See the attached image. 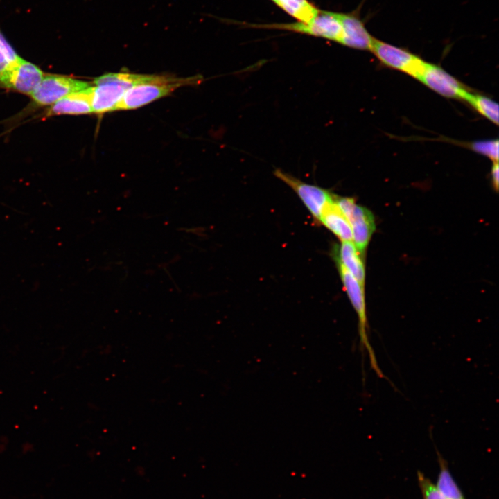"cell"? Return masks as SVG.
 <instances>
[{
  "instance_id": "6da1fadb",
  "label": "cell",
  "mask_w": 499,
  "mask_h": 499,
  "mask_svg": "<svg viewBox=\"0 0 499 499\" xmlns=\"http://www.w3.org/2000/svg\"><path fill=\"white\" fill-rule=\"evenodd\" d=\"M199 80V77L181 78L146 75L141 82L126 91L114 110H131L141 107L170 94L180 87L198 82Z\"/></svg>"
},
{
  "instance_id": "7a4b0ae2",
  "label": "cell",
  "mask_w": 499,
  "mask_h": 499,
  "mask_svg": "<svg viewBox=\"0 0 499 499\" xmlns=\"http://www.w3.org/2000/svg\"><path fill=\"white\" fill-rule=\"evenodd\" d=\"M146 75L130 73H108L95 78L92 94L93 112L114 111L124 94L141 82Z\"/></svg>"
},
{
  "instance_id": "3957f363",
  "label": "cell",
  "mask_w": 499,
  "mask_h": 499,
  "mask_svg": "<svg viewBox=\"0 0 499 499\" xmlns=\"http://www.w3.org/2000/svg\"><path fill=\"white\" fill-rule=\"evenodd\" d=\"M335 262L338 267L344 290L358 315V334L361 349L365 348L369 358L371 367L377 376L389 380V379L385 378L380 369L374 351L369 340L364 287L360 285L356 279L339 261H335Z\"/></svg>"
},
{
  "instance_id": "277c9868",
  "label": "cell",
  "mask_w": 499,
  "mask_h": 499,
  "mask_svg": "<svg viewBox=\"0 0 499 499\" xmlns=\"http://www.w3.org/2000/svg\"><path fill=\"white\" fill-rule=\"evenodd\" d=\"M261 26L319 37L340 44L344 35L342 13L331 11L320 10L319 14L308 22L272 24Z\"/></svg>"
},
{
  "instance_id": "5b68a950",
  "label": "cell",
  "mask_w": 499,
  "mask_h": 499,
  "mask_svg": "<svg viewBox=\"0 0 499 499\" xmlns=\"http://www.w3.org/2000/svg\"><path fill=\"white\" fill-rule=\"evenodd\" d=\"M335 201L351 225L353 243L358 253L364 254L376 229L372 213L351 198L335 195Z\"/></svg>"
},
{
  "instance_id": "8992f818",
  "label": "cell",
  "mask_w": 499,
  "mask_h": 499,
  "mask_svg": "<svg viewBox=\"0 0 499 499\" xmlns=\"http://www.w3.org/2000/svg\"><path fill=\"white\" fill-rule=\"evenodd\" d=\"M274 175L295 192L315 221L319 223L322 212L334 201L335 195L327 189L302 182L279 168L274 171Z\"/></svg>"
},
{
  "instance_id": "52a82bcc",
  "label": "cell",
  "mask_w": 499,
  "mask_h": 499,
  "mask_svg": "<svg viewBox=\"0 0 499 499\" xmlns=\"http://www.w3.org/2000/svg\"><path fill=\"white\" fill-rule=\"evenodd\" d=\"M371 51L385 65L418 78L426 62L408 50L374 38Z\"/></svg>"
},
{
  "instance_id": "ba28073f",
  "label": "cell",
  "mask_w": 499,
  "mask_h": 499,
  "mask_svg": "<svg viewBox=\"0 0 499 499\" xmlns=\"http://www.w3.org/2000/svg\"><path fill=\"white\" fill-rule=\"evenodd\" d=\"M90 86L87 82L71 77L47 75L43 77L30 96L37 105H52L63 97Z\"/></svg>"
},
{
  "instance_id": "9c48e42d",
  "label": "cell",
  "mask_w": 499,
  "mask_h": 499,
  "mask_svg": "<svg viewBox=\"0 0 499 499\" xmlns=\"http://www.w3.org/2000/svg\"><path fill=\"white\" fill-rule=\"evenodd\" d=\"M43 77L39 67L21 58L1 78L0 85L30 96Z\"/></svg>"
},
{
  "instance_id": "30bf717a",
  "label": "cell",
  "mask_w": 499,
  "mask_h": 499,
  "mask_svg": "<svg viewBox=\"0 0 499 499\" xmlns=\"http://www.w3.org/2000/svg\"><path fill=\"white\" fill-rule=\"evenodd\" d=\"M417 79L439 94L447 98L463 99L468 91L442 68L428 62Z\"/></svg>"
},
{
  "instance_id": "8fae6325",
  "label": "cell",
  "mask_w": 499,
  "mask_h": 499,
  "mask_svg": "<svg viewBox=\"0 0 499 499\" xmlns=\"http://www.w3.org/2000/svg\"><path fill=\"white\" fill-rule=\"evenodd\" d=\"M344 35L342 45L371 51L374 37L371 35L364 22L355 12L342 13Z\"/></svg>"
},
{
  "instance_id": "7c38bea8",
  "label": "cell",
  "mask_w": 499,
  "mask_h": 499,
  "mask_svg": "<svg viewBox=\"0 0 499 499\" xmlns=\"http://www.w3.org/2000/svg\"><path fill=\"white\" fill-rule=\"evenodd\" d=\"M93 87L71 93L51 105L46 116L62 114H82L93 112Z\"/></svg>"
},
{
  "instance_id": "4fadbf2b",
  "label": "cell",
  "mask_w": 499,
  "mask_h": 499,
  "mask_svg": "<svg viewBox=\"0 0 499 499\" xmlns=\"http://www.w3.org/2000/svg\"><path fill=\"white\" fill-rule=\"evenodd\" d=\"M334 261H339L365 288V270L360 254L353 241H342L333 249Z\"/></svg>"
},
{
  "instance_id": "5bb4252c",
  "label": "cell",
  "mask_w": 499,
  "mask_h": 499,
  "mask_svg": "<svg viewBox=\"0 0 499 499\" xmlns=\"http://www.w3.org/2000/svg\"><path fill=\"white\" fill-rule=\"evenodd\" d=\"M319 223L333 232L341 242L353 241L351 225L337 205L335 199L322 212Z\"/></svg>"
},
{
  "instance_id": "9a60e30c",
  "label": "cell",
  "mask_w": 499,
  "mask_h": 499,
  "mask_svg": "<svg viewBox=\"0 0 499 499\" xmlns=\"http://www.w3.org/2000/svg\"><path fill=\"white\" fill-rule=\"evenodd\" d=\"M283 11L299 22H308L320 12L308 0H272Z\"/></svg>"
},
{
  "instance_id": "2e32d148",
  "label": "cell",
  "mask_w": 499,
  "mask_h": 499,
  "mask_svg": "<svg viewBox=\"0 0 499 499\" xmlns=\"http://www.w3.org/2000/svg\"><path fill=\"white\" fill-rule=\"evenodd\" d=\"M439 473L435 484L446 499H465L464 495L454 480L448 463L439 451L437 450Z\"/></svg>"
},
{
  "instance_id": "e0dca14e",
  "label": "cell",
  "mask_w": 499,
  "mask_h": 499,
  "mask_svg": "<svg viewBox=\"0 0 499 499\" xmlns=\"http://www.w3.org/2000/svg\"><path fill=\"white\" fill-rule=\"evenodd\" d=\"M463 100L469 103L476 111L493 123H498V105L487 96L475 94L467 91Z\"/></svg>"
},
{
  "instance_id": "ac0fdd59",
  "label": "cell",
  "mask_w": 499,
  "mask_h": 499,
  "mask_svg": "<svg viewBox=\"0 0 499 499\" xmlns=\"http://www.w3.org/2000/svg\"><path fill=\"white\" fill-rule=\"evenodd\" d=\"M20 58L0 33V80Z\"/></svg>"
},
{
  "instance_id": "d6986e66",
  "label": "cell",
  "mask_w": 499,
  "mask_h": 499,
  "mask_svg": "<svg viewBox=\"0 0 499 499\" xmlns=\"http://www.w3.org/2000/svg\"><path fill=\"white\" fill-rule=\"evenodd\" d=\"M473 150L485 155L493 162L498 161V140L478 141L471 143Z\"/></svg>"
},
{
  "instance_id": "ffe728a7",
  "label": "cell",
  "mask_w": 499,
  "mask_h": 499,
  "mask_svg": "<svg viewBox=\"0 0 499 499\" xmlns=\"http://www.w3.org/2000/svg\"><path fill=\"white\" fill-rule=\"evenodd\" d=\"M417 480L423 499H446L437 486L422 472H417Z\"/></svg>"
},
{
  "instance_id": "44dd1931",
  "label": "cell",
  "mask_w": 499,
  "mask_h": 499,
  "mask_svg": "<svg viewBox=\"0 0 499 499\" xmlns=\"http://www.w3.org/2000/svg\"><path fill=\"white\" fill-rule=\"evenodd\" d=\"M498 177H499V170H498V162H493L492 168H491V177L493 183V186L496 190H498Z\"/></svg>"
}]
</instances>
